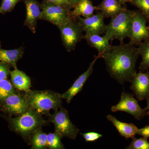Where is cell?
I'll use <instances>...</instances> for the list:
<instances>
[{
	"label": "cell",
	"instance_id": "obj_14",
	"mask_svg": "<svg viewBox=\"0 0 149 149\" xmlns=\"http://www.w3.org/2000/svg\"><path fill=\"white\" fill-rule=\"evenodd\" d=\"M26 6V17L24 25L32 33L36 32L37 20L40 19L42 9L41 5L37 0H22Z\"/></svg>",
	"mask_w": 149,
	"mask_h": 149
},
{
	"label": "cell",
	"instance_id": "obj_2",
	"mask_svg": "<svg viewBox=\"0 0 149 149\" xmlns=\"http://www.w3.org/2000/svg\"><path fill=\"white\" fill-rule=\"evenodd\" d=\"M24 96L29 108L41 114L49 115L50 110H56L61 107V95L55 92L30 90L25 92Z\"/></svg>",
	"mask_w": 149,
	"mask_h": 149
},
{
	"label": "cell",
	"instance_id": "obj_25",
	"mask_svg": "<svg viewBox=\"0 0 149 149\" xmlns=\"http://www.w3.org/2000/svg\"><path fill=\"white\" fill-rule=\"evenodd\" d=\"M128 2L139 9L149 22V0H129Z\"/></svg>",
	"mask_w": 149,
	"mask_h": 149
},
{
	"label": "cell",
	"instance_id": "obj_19",
	"mask_svg": "<svg viewBox=\"0 0 149 149\" xmlns=\"http://www.w3.org/2000/svg\"><path fill=\"white\" fill-rule=\"evenodd\" d=\"M24 53L22 47L12 50L0 49V61L17 68V63L22 57Z\"/></svg>",
	"mask_w": 149,
	"mask_h": 149
},
{
	"label": "cell",
	"instance_id": "obj_22",
	"mask_svg": "<svg viewBox=\"0 0 149 149\" xmlns=\"http://www.w3.org/2000/svg\"><path fill=\"white\" fill-rule=\"evenodd\" d=\"M47 134L42 131L41 128L34 133L31 143V149H43L45 148L47 146Z\"/></svg>",
	"mask_w": 149,
	"mask_h": 149
},
{
	"label": "cell",
	"instance_id": "obj_33",
	"mask_svg": "<svg viewBox=\"0 0 149 149\" xmlns=\"http://www.w3.org/2000/svg\"><path fill=\"white\" fill-rule=\"evenodd\" d=\"M122 6L124 5L126 3L128 2L129 0H117Z\"/></svg>",
	"mask_w": 149,
	"mask_h": 149
},
{
	"label": "cell",
	"instance_id": "obj_9",
	"mask_svg": "<svg viewBox=\"0 0 149 149\" xmlns=\"http://www.w3.org/2000/svg\"><path fill=\"white\" fill-rule=\"evenodd\" d=\"M113 112L123 111L127 113L138 120H141L147 114V109H143L139 105L138 101L133 95L123 92L119 102L116 105L111 107Z\"/></svg>",
	"mask_w": 149,
	"mask_h": 149
},
{
	"label": "cell",
	"instance_id": "obj_31",
	"mask_svg": "<svg viewBox=\"0 0 149 149\" xmlns=\"http://www.w3.org/2000/svg\"><path fill=\"white\" fill-rule=\"evenodd\" d=\"M137 134L148 139L149 138V125H146L143 128L138 129Z\"/></svg>",
	"mask_w": 149,
	"mask_h": 149
},
{
	"label": "cell",
	"instance_id": "obj_10",
	"mask_svg": "<svg viewBox=\"0 0 149 149\" xmlns=\"http://www.w3.org/2000/svg\"><path fill=\"white\" fill-rule=\"evenodd\" d=\"M85 34L100 35L105 32L107 25L104 22V17L100 12L89 17H76Z\"/></svg>",
	"mask_w": 149,
	"mask_h": 149
},
{
	"label": "cell",
	"instance_id": "obj_12",
	"mask_svg": "<svg viewBox=\"0 0 149 149\" xmlns=\"http://www.w3.org/2000/svg\"><path fill=\"white\" fill-rule=\"evenodd\" d=\"M130 88L140 101L143 100L149 97V71L137 73L131 81Z\"/></svg>",
	"mask_w": 149,
	"mask_h": 149
},
{
	"label": "cell",
	"instance_id": "obj_20",
	"mask_svg": "<svg viewBox=\"0 0 149 149\" xmlns=\"http://www.w3.org/2000/svg\"><path fill=\"white\" fill-rule=\"evenodd\" d=\"M95 10V7L91 0H80L75 6L73 10L71 11V15L72 18L80 16L86 18L93 15Z\"/></svg>",
	"mask_w": 149,
	"mask_h": 149
},
{
	"label": "cell",
	"instance_id": "obj_21",
	"mask_svg": "<svg viewBox=\"0 0 149 149\" xmlns=\"http://www.w3.org/2000/svg\"><path fill=\"white\" fill-rule=\"evenodd\" d=\"M138 51L142 58L139 69L142 72L149 70V39L143 41L139 45Z\"/></svg>",
	"mask_w": 149,
	"mask_h": 149
},
{
	"label": "cell",
	"instance_id": "obj_7",
	"mask_svg": "<svg viewBox=\"0 0 149 149\" xmlns=\"http://www.w3.org/2000/svg\"><path fill=\"white\" fill-rule=\"evenodd\" d=\"M50 120L53 123L56 132L63 137L74 140L79 132V129L72 123L68 112L63 108L59 111L55 110L53 114L49 115Z\"/></svg>",
	"mask_w": 149,
	"mask_h": 149
},
{
	"label": "cell",
	"instance_id": "obj_11",
	"mask_svg": "<svg viewBox=\"0 0 149 149\" xmlns=\"http://www.w3.org/2000/svg\"><path fill=\"white\" fill-rule=\"evenodd\" d=\"M2 109L10 114L20 115L29 109L24 96L14 93L1 102Z\"/></svg>",
	"mask_w": 149,
	"mask_h": 149
},
{
	"label": "cell",
	"instance_id": "obj_35",
	"mask_svg": "<svg viewBox=\"0 0 149 149\" xmlns=\"http://www.w3.org/2000/svg\"><path fill=\"white\" fill-rule=\"evenodd\" d=\"M148 29H149V27H148Z\"/></svg>",
	"mask_w": 149,
	"mask_h": 149
},
{
	"label": "cell",
	"instance_id": "obj_34",
	"mask_svg": "<svg viewBox=\"0 0 149 149\" xmlns=\"http://www.w3.org/2000/svg\"><path fill=\"white\" fill-rule=\"evenodd\" d=\"M70 2L72 3L73 4H74V6L76 5V4L79 2L80 0H69Z\"/></svg>",
	"mask_w": 149,
	"mask_h": 149
},
{
	"label": "cell",
	"instance_id": "obj_5",
	"mask_svg": "<svg viewBox=\"0 0 149 149\" xmlns=\"http://www.w3.org/2000/svg\"><path fill=\"white\" fill-rule=\"evenodd\" d=\"M41 5L42 12L40 19L49 22L58 27L72 18L70 10L63 6L47 0H43Z\"/></svg>",
	"mask_w": 149,
	"mask_h": 149
},
{
	"label": "cell",
	"instance_id": "obj_18",
	"mask_svg": "<svg viewBox=\"0 0 149 149\" xmlns=\"http://www.w3.org/2000/svg\"><path fill=\"white\" fill-rule=\"evenodd\" d=\"M12 82L14 87L21 91L25 92L30 90L31 82L30 77L17 68L10 71Z\"/></svg>",
	"mask_w": 149,
	"mask_h": 149
},
{
	"label": "cell",
	"instance_id": "obj_28",
	"mask_svg": "<svg viewBox=\"0 0 149 149\" xmlns=\"http://www.w3.org/2000/svg\"><path fill=\"white\" fill-rule=\"evenodd\" d=\"M85 141L88 142H94L103 137L100 133L95 132H89L84 133H81Z\"/></svg>",
	"mask_w": 149,
	"mask_h": 149
},
{
	"label": "cell",
	"instance_id": "obj_27",
	"mask_svg": "<svg viewBox=\"0 0 149 149\" xmlns=\"http://www.w3.org/2000/svg\"><path fill=\"white\" fill-rule=\"evenodd\" d=\"M21 0H2L0 6V14L10 12Z\"/></svg>",
	"mask_w": 149,
	"mask_h": 149
},
{
	"label": "cell",
	"instance_id": "obj_1",
	"mask_svg": "<svg viewBox=\"0 0 149 149\" xmlns=\"http://www.w3.org/2000/svg\"><path fill=\"white\" fill-rule=\"evenodd\" d=\"M139 56L138 48L128 43L111 46L102 58L111 76L121 84L131 83L137 74L136 64Z\"/></svg>",
	"mask_w": 149,
	"mask_h": 149
},
{
	"label": "cell",
	"instance_id": "obj_26",
	"mask_svg": "<svg viewBox=\"0 0 149 149\" xmlns=\"http://www.w3.org/2000/svg\"><path fill=\"white\" fill-rule=\"evenodd\" d=\"M133 141L126 147L127 149H149V142L148 139L143 138L136 139L134 137Z\"/></svg>",
	"mask_w": 149,
	"mask_h": 149
},
{
	"label": "cell",
	"instance_id": "obj_8",
	"mask_svg": "<svg viewBox=\"0 0 149 149\" xmlns=\"http://www.w3.org/2000/svg\"><path fill=\"white\" fill-rule=\"evenodd\" d=\"M146 19L139 10H132L131 35L129 43L139 46L145 40L149 39L148 27Z\"/></svg>",
	"mask_w": 149,
	"mask_h": 149
},
{
	"label": "cell",
	"instance_id": "obj_6",
	"mask_svg": "<svg viewBox=\"0 0 149 149\" xmlns=\"http://www.w3.org/2000/svg\"><path fill=\"white\" fill-rule=\"evenodd\" d=\"M58 28L61 32L63 44L68 52L73 51L76 45L83 39L84 32L80 22L76 18H72L66 24Z\"/></svg>",
	"mask_w": 149,
	"mask_h": 149
},
{
	"label": "cell",
	"instance_id": "obj_29",
	"mask_svg": "<svg viewBox=\"0 0 149 149\" xmlns=\"http://www.w3.org/2000/svg\"><path fill=\"white\" fill-rule=\"evenodd\" d=\"M9 65L0 61V81L6 79L10 74Z\"/></svg>",
	"mask_w": 149,
	"mask_h": 149
},
{
	"label": "cell",
	"instance_id": "obj_30",
	"mask_svg": "<svg viewBox=\"0 0 149 149\" xmlns=\"http://www.w3.org/2000/svg\"><path fill=\"white\" fill-rule=\"evenodd\" d=\"M47 1L63 6L70 10L71 9L74 8L75 6L72 3L70 2L69 0H47Z\"/></svg>",
	"mask_w": 149,
	"mask_h": 149
},
{
	"label": "cell",
	"instance_id": "obj_15",
	"mask_svg": "<svg viewBox=\"0 0 149 149\" xmlns=\"http://www.w3.org/2000/svg\"><path fill=\"white\" fill-rule=\"evenodd\" d=\"M83 39L86 40L89 46L97 50L98 55L100 58L111 48L109 40L104 36L102 37L99 35L85 34Z\"/></svg>",
	"mask_w": 149,
	"mask_h": 149
},
{
	"label": "cell",
	"instance_id": "obj_13",
	"mask_svg": "<svg viewBox=\"0 0 149 149\" xmlns=\"http://www.w3.org/2000/svg\"><path fill=\"white\" fill-rule=\"evenodd\" d=\"M100 58V57L98 55L95 56L94 60L90 63L88 69L77 78L72 86L66 92L61 95L62 98L65 99L67 102L70 103L74 96L82 91L83 86L93 73L94 65L98 59Z\"/></svg>",
	"mask_w": 149,
	"mask_h": 149
},
{
	"label": "cell",
	"instance_id": "obj_32",
	"mask_svg": "<svg viewBox=\"0 0 149 149\" xmlns=\"http://www.w3.org/2000/svg\"><path fill=\"white\" fill-rule=\"evenodd\" d=\"M147 102V107H146L147 109L148 112H147V114L149 116V97H148L146 99Z\"/></svg>",
	"mask_w": 149,
	"mask_h": 149
},
{
	"label": "cell",
	"instance_id": "obj_4",
	"mask_svg": "<svg viewBox=\"0 0 149 149\" xmlns=\"http://www.w3.org/2000/svg\"><path fill=\"white\" fill-rule=\"evenodd\" d=\"M9 121L13 129L24 136L34 133L47 123L42 114L30 108L18 117L9 118Z\"/></svg>",
	"mask_w": 149,
	"mask_h": 149
},
{
	"label": "cell",
	"instance_id": "obj_3",
	"mask_svg": "<svg viewBox=\"0 0 149 149\" xmlns=\"http://www.w3.org/2000/svg\"><path fill=\"white\" fill-rule=\"evenodd\" d=\"M132 15V10L124 7L119 13L111 17L107 25L104 36L109 41L116 39L120 44L123 43L124 39L130 38L131 35Z\"/></svg>",
	"mask_w": 149,
	"mask_h": 149
},
{
	"label": "cell",
	"instance_id": "obj_23",
	"mask_svg": "<svg viewBox=\"0 0 149 149\" xmlns=\"http://www.w3.org/2000/svg\"><path fill=\"white\" fill-rule=\"evenodd\" d=\"M63 136L57 132L49 133L47 134V146L51 149H64L63 144L61 143Z\"/></svg>",
	"mask_w": 149,
	"mask_h": 149
},
{
	"label": "cell",
	"instance_id": "obj_16",
	"mask_svg": "<svg viewBox=\"0 0 149 149\" xmlns=\"http://www.w3.org/2000/svg\"><path fill=\"white\" fill-rule=\"evenodd\" d=\"M107 118L114 125L120 136L125 139H133L137 134L139 128L133 123L121 122L111 114L107 116Z\"/></svg>",
	"mask_w": 149,
	"mask_h": 149
},
{
	"label": "cell",
	"instance_id": "obj_24",
	"mask_svg": "<svg viewBox=\"0 0 149 149\" xmlns=\"http://www.w3.org/2000/svg\"><path fill=\"white\" fill-rule=\"evenodd\" d=\"M14 87L10 81L4 79L0 81V102H1L12 94L15 93Z\"/></svg>",
	"mask_w": 149,
	"mask_h": 149
},
{
	"label": "cell",
	"instance_id": "obj_17",
	"mask_svg": "<svg viewBox=\"0 0 149 149\" xmlns=\"http://www.w3.org/2000/svg\"><path fill=\"white\" fill-rule=\"evenodd\" d=\"M95 7V10L100 11L104 18H111L119 13L125 7L117 0H103Z\"/></svg>",
	"mask_w": 149,
	"mask_h": 149
}]
</instances>
